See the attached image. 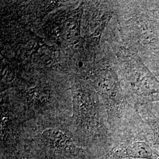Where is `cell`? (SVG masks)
I'll return each instance as SVG.
<instances>
[{
	"label": "cell",
	"instance_id": "obj_5",
	"mask_svg": "<svg viewBox=\"0 0 159 159\" xmlns=\"http://www.w3.org/2000/svg\"><path fill=\"white\" fill-rule=\"evenodd\" d=\"M159 35V1H148Z\"/></svg>",
	"mask_w": 159,
	"mask_h": 159
},
{
	"label": "cell",
	"instance_id": "obj_6",
	"mask_svg": "<svg viewBox=\"0 0 159 159\" xmlns=\"http://www.w3.org/2000/svg\"><path fill=\"white\" fill-rule=\"evenodd\" d=\"M26 159V158H24V159Z\"/></svg>",
	"mask_w": 159,
	"mask_h": 159
},
{
	"label": "cell",
	"instance_id": "obj_3",
	"mask_svg": "<svg viewBox=\"0 0 159 159\" xmlns=\"http://www.w3.org/2000/svg\"><path fill=\"white\" fill-rule=\"evenodd\" d=\"M142 107L141 111H139L144 121L150 128L151 138L150 143L156 149L159 151V117L153 113L148 108Z\"/></svg>",
	"mask_w": 159,
	"mask_h": 159
},
{
	"label": "cell",
	"instance_id": "obj_1",
	"mask_svg": "<svg viewBox=\"0 0 159 159\" xmlns=\"http://www.w3.org/2000/svg\"><path fill=\"white\" fill-rule=\"evenodd\" d=\"M27 159H95L79 146L70 131L47 129L33 133L27 143Z\"/></svg>",
	"mask_w": 159,
	"mask_h": 159
},
{
	"label": "cell",
	"instance_id": "obj_4",
	"mask_svg": "<svg viewBox=\"0 0 159 159\" xmlns=\"http://www.w3.org/2000/svg\"><path fill=\"white\" fill-rule=\"evenodd\" d=\"M144 62L159 79V52L143 58Z\"/></svg>",
	"mask_w": 159,
	"mask_h": 159
},
{
	"label": "cell",
	"instance_id": "obj_2",
	"mask_svg": "<svg viewBox=\"0 0 159 159\" xmlns=\"http://www.w3.org/2000/svg\"><path fill=\"white\" fill-rule=\"evenodd\" d=\"M159 159V151L144 138H133L114 145L98 159Z\"/></svg>",
	"mask_w": 159,
	"mask_h": 159
}]
</instances>
